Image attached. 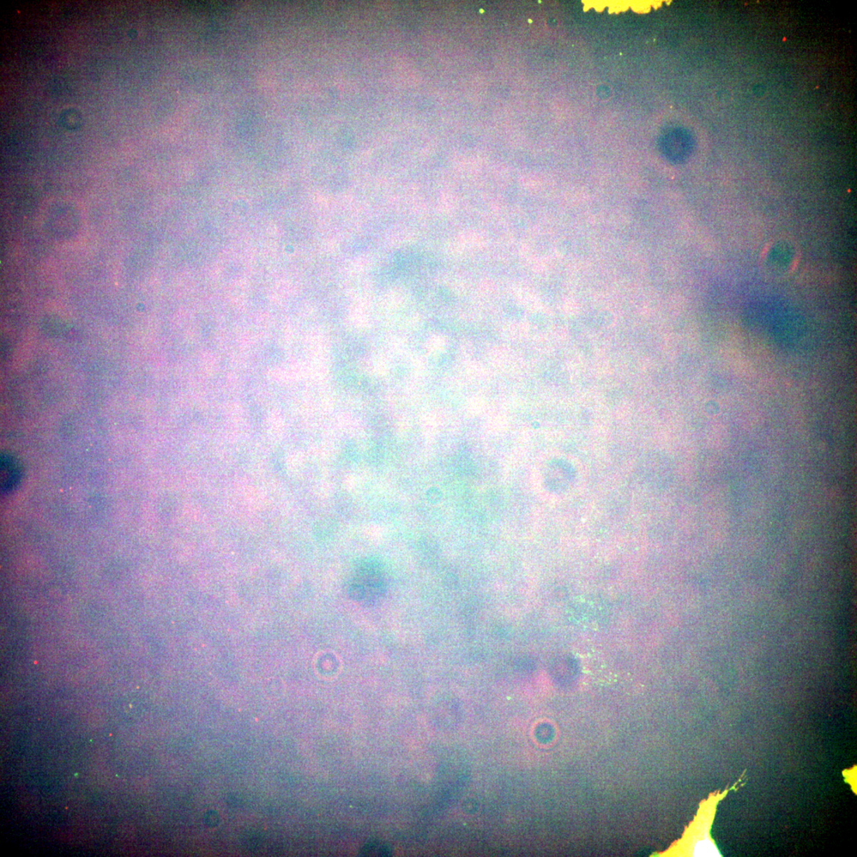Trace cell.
Wrapping results in <instances>:
<instances>
[{
  "mask_svg": "<svg viewBox=\"0 0 857 857\" xmlns=\"http://www.w3.org/2000/svg\"><path fill=\"white\" fill-rule=\"evenodd\" d=\"M1 489L4 492L13 490L21 479V470L16 459L10 455L4 454L1 457Z\"/></svg>",
  "mask_w": 857,
  "mask_h": 857,
  "instance_id": "cell-1",
  "label": "cell"
}]
</instances>
